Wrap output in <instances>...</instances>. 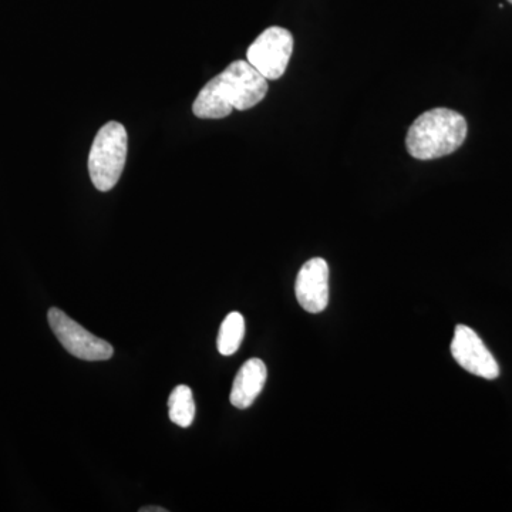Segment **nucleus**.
Instances as JSON below:
<instances>
[{"mask_svg": "<svg viewBox=\"0 0 512 512\" xmlns=\"http://www.w3.org/2000/svg\"><path fill=\"white\" fill-rule=\"evenodd\" d=\"M266 93L268 80L247 60H235L202 87L192 111L198 119H224L232 110L252 109L265 99Z\"/></svg>", "mask_w": 512, "mask_h": 512, "instance_id": "f257e3e1", "label": "nucleus"}, {"mask_svg": "<svg viewBox=\"0 0 512 512\" xmlns=\"http://www.w3.org/2000/svg\"><path fill=\"white\" fill-rule=\"evenodd\" d=\"M467 131V121L457 111L443 107L426 111L409 128L407 151L423 161L450 156L463 146Z\"/></svg>", "mask_w": 512, "mask_h": 512, "instance_id": "f03ea898", "label": "nucleus"}, {"mask_svg": "<svg viewBox=\"0 0 512 512\" xmlns=\"http://www.w3.org/2000/svg\"><path fill=\"white\" fill-rule=\"evenodd\" d=\"M127 148L128 136L123 124L110 121L100 128L89 156V173L97 190L107 192L119 183L126 165Z\"/></svg>", "mask_w": 512, "mask_h": 512, "instance_id": "7ed1b4c3", "label": "nucleus"}, {"mask_svg": "<svg viewBox=\"0 0 512 512\" xmlns=\"http://www.w3.org/2000/svg\"><path fill=\"white\" fill-rule=\"evenodd\" d=\"M47 319H49L50 328L56 338L70 355L87 360V362L109 360L114 355L113 346L109 342L94 336L60 309H50Z\"/></svg>", "mask_w": 512, "mask_h": 512, "instance_id": "20e7f679", "label": "nucleus"}, {"mask_svg": "<svg viewBox=\"0 0 512 512\" xmlns=\"http://www.w3.org/2000/svg\"><path fill=\"white\" fill-rule=\"evenodd\" d=\"M293 52V37L289 30L272 26L261 33L249 46L247 62L266 80L284 76Z\"/></svg>", "mask_w": 512, "mask_h": 512, "instance_id": "39448f33", "label": "nucleus"}, {"mask_svg": "<svg viewBox=\"0 0 512 512\" xmlns=\"http://www.w3.org/2000/svg\"><path fill=\"white\" fill-rule=\"evenodd\" d=\"M451 355L467 372L483 379L494 380L500 376V366L484 345L480 336L466 325H458L451 342Z\"/></svg>", "mask_w": 512, "mask_h": 512, "instance_id": "423d86ee", "label": "nucleus"}, {"mask_svg": "<svg viewBox=\"0 0 512 512\" xmlns=\"http://www.w3.org/2000/svg\"><path fill=\"white\" fill-rule=\"evenodd\" d=\"M299 305L309 313H320L329 303V265L325 259L313 258L299 271L295 284Z\"/></svg>", "mask_w": 512, "mask_h": 512, "instance_id": "0eeeda50", "label": "nucleus"}, {"mask_svg": "<svg viewBox=\"0 0 512 512\" xmlns=\"http://www.w3.org/2000/svg\"><path fill=\"white\" fill-rule=\"evenodd\" d=\"M266 377L265 363L261 359H249L244 366L239 369L232 384L231 400L232 406L237 409H248L254 404L256 397L264 389Z\"/></svg>", "mask_w": 512, "mask_h": 512, "instance_id": "6e6552de", "label": "nucleus"}, {"mask_svg": "<svg viewBox=\"0 0 512 512\" xmlns=\"http://www.w3.org/2000/svg\"><path fill=\"white\" fill-rule=\"evenodd\" d=\"M168 414L170 420L177 426L190 427L195 417L194 396L190 387L181 384L175 387L168 399Z\"/></svg>", "mask_w": 512, "mask_h": 512, "instance_id": "1a4fd4ad", "label": "nucleus"}, {"mask_svg": "<svg viewBox=\"0 0 512 512\" xmlns=\"http://www.w3.org/2000/svg\"><path fill=\"white\" fill-rule=\"evenodd\" d=\"M245 336L244 316L239 312L229 313L222 322L220 333H218V350L221 355L232 356L238 352Z\"/></svg>", "mask_w": 512, "mask_h": 512, "instance_id": "9d476101", "label": "nucleus"}, {"mask_svg": "<svg viewBox=\"0 0 512 512\" xmlns=\"http://www.w3.org/2000/svg\"><path fill=\"white\" fill-rule=\"evenodd\" d=\"M140 512H167V510H164V508L160 507H146L140 508Z\"/></svg>", "mask_w": 512, "mask_h": 512, "instance_id": "9b49d317", "label": "nucleus"}, {"mask_svg": "<svg viewBox=\"0 0 512 512\" xmlns=\"http://www.w3.org/2000/svg\"><path fill=\"white\" fill-rule=\"evenodd\" d=\"M508 2L512 3V0H508Z\"/></svg>", "mask_w": 512, "mask_h": 512, "instance_id": "f8f14e48", "label": "nucleus"}]
</instances>
